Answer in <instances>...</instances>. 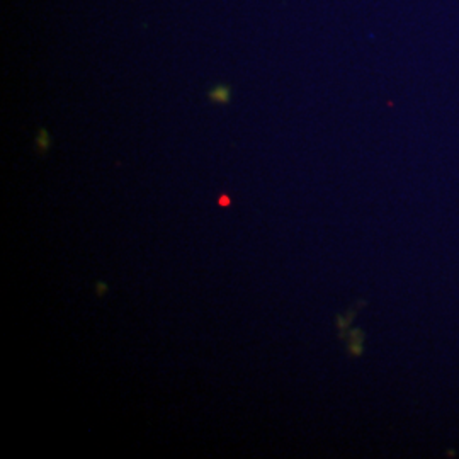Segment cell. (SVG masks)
Segmentation results:
<instances>
[{"mask_svg": "<svg viewBox=\"0 0 459 459\" xmlns=\"http://www.w3.org/2000/svg\"><path fill=\"white\" fill-rule=\"evenodd\" d=\"M209 99L213 102H218V104H228V102H230V99H231L230 87H228V85H224V84L216 85L213 90H209Z\"/></svg>", "mask_w": 459, "mask_h": 459, "instance_id": "cell-1", "label": "cell"}, {"mask_svg": "<svg viewBox=\"0 0 459 459\" xmlns=\"http://www.w3.org/2000/svg\"><path fill=\"white\" fill-rule=\"evenodd\" d=\"M34 145H36V148L39 150L41 153L50 150L51 139H50V133H48L46 128H41L39 131H37V136H36V139H34Z\"/></svg>", "mask_w": 459, "mask_h": 459, "instance_id": "cell-2", "label": "cell"}, {"mask_svg": "<svg viewBox=\"0 0 459 459\" xmlns=\"http://www.w3.org/2000/svg\"><path fill=\"white\" fill-rule=\"evenodd\" d=\"M105 288H107V286H105L104 282H99V284H97V294H99V296H101V294H105Z\"/></svg>", "mask_w": 459, "mask_h": 459, "instance_id": "cell-3", "label": "cell"}, {"mask_svg": "<svg viewBox=\"0 0 459 459\" xmlns=\"http://www.w3.org/2000/svg\"><path fill=\"white\" fill-rule=\"evenodd\" d=\"M220 204L221 206H230V199H228V196H221Z\"/></svg>", "mask_w": 459, "mask_h": 459, "instance_id": "cell-4", "label": "cell"}]
</instances>
